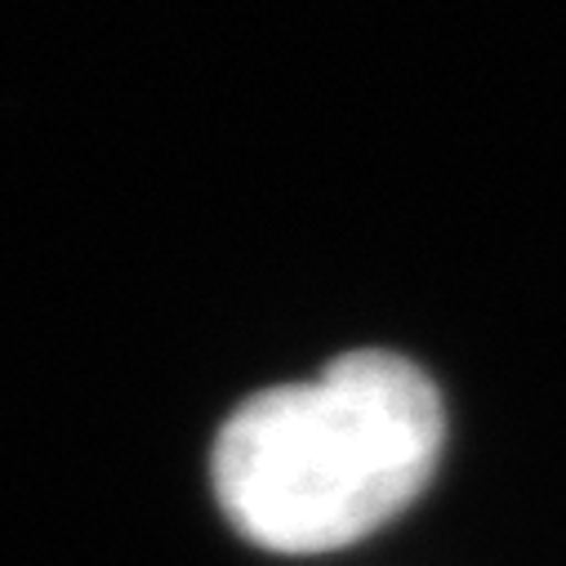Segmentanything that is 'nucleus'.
<instances>
[{"mask_svg": "<svg viewBox=\"0 0 566 566\" xmlns=\"http://www.w3.org/2000/svg\"><path fill=\"white\" fill-rule=\"evenodd\" d=\"M447 410L397 353L335 357L308 384L245 397L214 438L210 478L223 517L259 548L313 557L348 548L433 482Z\"/></svg>", "mask_w": 566, "mask_h": 566, "instance_id": "obj_1", "label": "nucleus"}]
</instances>
